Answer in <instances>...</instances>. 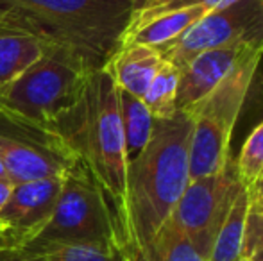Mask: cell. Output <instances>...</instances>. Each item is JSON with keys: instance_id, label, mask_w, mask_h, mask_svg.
I'll return each instance as SVG.
<instances>
[{"instance_id": "cell-1", "label": "cell", "mask_w": 263, "mask_h": 261, "mask_svg": "<svg viewBox=\"0 0 263 261\" xmlns=\"http://www.w3.org/2000/svg\"><path fill=\"white\" fill-rule=\"evenodd\" d=\"M194 111L154 120L145 149L127 165L124 206L118 215L122 245L136 258L170 218L190 183V139Z\"/></svg>"}, {"instance_id": "cell-2", "label": "cell", "mask_w": 263, "mask_h": 261, "mask_svg": "<svg viewBox=\"0 0 263 261\" xmlns=\"http://www.w3.org/2000/svg\"><path fill=\"white\" fill-rule=\"evenodd\" d=\"M50 127L97 181L118 218L124 206L129 157L118 88L106 68L88 72L77 101Z\"/></svg>"}, {"instance_id": "cell-3", "label": "cell", "mask_w": 263, "mask_h": 261, "mask_svg": "<svg viewBox=\"0 0 263 261\" xmlns=\"http://www.w3.org/2000/svg\"><path fill=\"white\" fill-rule=\"evenodd\" d=\"M135 0H0V24L24 29L104 68L118 49Z\"/></svg>"}, {"instance_id": "cell-4", "label": "cell", "mask_w": 263, "mask_h": 261, "mask_svg": "<svg viewBox=\"0 0 263 261\" xmlns=\"http://www.w3.org/2000/svg\"><path fill=\"white\" fill-rule=\"evenodd\" d=\"M263 59V34L246 56L194 109L190 139V179L220 172L231 159V138L256 70Z\"/></svg>"}, {"instance_id": "cell-5", "label": "cell", "mask_w": 263, "mask_h": 261, "mask_svg": "<svg viewBox=\"0 0 263 261\" xmlns=\"http://www.w3.org/2000/svg\"><path fill=\"white\" fill-rule=\"evenodd\" d=\"M45 245H99L124 249L109 200L81 163L63 179L58 202L45 226L22 249Z\"/></svg>"}, {"instance_id": "cell-6", "label": "cell", "mask_w": 263, "mask_h": 261, "mask_svg": "<svg viewBox=\"0 0 263 261\" xmlns=\"http://www.w3.org/2000/svg\"><path fill=\"white\" fill-rule=\"evenodd\" d=\"M91 68L66 49H50L18 79L0 90V108L50 126L81 93Z\"/></svg>"}, {"instance_id": "cell-7", "label": "cell", "mask_w": 263, "mask_h": 261, "mask_svg": "<svg viewBox=\"0 0 263 261\" xmlns=\"http://www.w3.org/2000/svg\"><path fill=\"white\" fill-rule=\"evenodd\" d=\"M0 159L13 185L65 177L79 161L50 126L0 108Z\"/></svg>"}, {"instance_id": "cell-8", "label": "cell", "mask_w": 263, "mask_h": 261, "mask_svg": "<svg viewBox=\"0 0 263 261\" xmlns=\"http://www.w3.org/2000/svg\"><path fill=\"white\" fill-rule=\"evenodd\" d=\"M242 186L236 175L235 157H231L217 174L190 179L170 215V222L206 259L215 236Z\"/></svg>"}, {"instance_id": "cell-9", "label": "cell", "mask_w": 263, "mask_h": 261, "mask_svg": "<svg viewBox=\"0 0 263 261\" xmlns=\"http://www.w3.org/2000/svg\"><path fill=\"white\" fill-rule=\"evenodd\" d=\"M260 34H263V0H236L208 11L181 38L159 52L163 59L181 70L206 50L247 42Z\"/></svg>"}, {"instance_id": "cell-10", "label": "cell", "mask_w": 263, "mask_h": 261, "mask_svg": "<svg viewBox=\"0 0 263 261\" xmlns=\"http://www.w3.org/2000/svg\"><path fill=\"white\" fill-rule=\"evenodd\" d=\"M63 179L50 177L13 186L0 211V251H18L34 238L52 215Z\"/></svg>"}, {"instance_id": "cell-11", "label": "cell", "mask_w": 263, "mask_h": 261, "mask_svg": "<svg viewBox=\"0 0 263 261\" xmlns=\"http://www.w3.org/2000/svg\"><path fill=\"white\" fill-rule=\"evenodd\" d=\"M256 38L206 50L184 65L179 70L177 111H194L195 106L204 97H208L210 91L215 90L224 81V77L238 65V61L246 56Z\"/></svg>"}, {"instance_id": "cell-12", "label": "cell", "mask_w": 263, "mask_h": 261, "mask_svg": "<svg viewBox=\"0 0 263 261\" xmlns=\"http://www.w3.org/2000/svg\"><path fill=\"white\" fill-rule=\"evenodd\" d=\"M163 56L158 49L140 43L122 45L107 59L104 68L118 90L142 98L149 84L163 65Z\"/></svg>"}, {"instance_id": "cell-13", "label": "cell", "mask_w": 263, "mask_h": 261, "mask_svg": "<svg viewBox=\"0 0 263 261\" xmlns=\"http://www.w3.org/2000/svg\"><path fill=\"white\" fill-rule=\"evenodd\" d=\"M50 49L55 47L49 45L40 36L13 25L0 24V90L18 79Z\"/></svg>"}, {"instance_id": "cell-14", "label": "cell", "mask_w": 263, "mask_h": 261, "mask_svg": "<svg viewBox=\"0 0 263 261\" xmlns=\"http://www.w3.org/2000/svg\"><path fill=\"white\" fill-rule=\"evenodd\" d=\"M208 11H211L210 7L202 6L186 7V9H177L172 11V13L161 14V16L151 18V20L135 25V27H127L124 31V34H122L118 47L140 43V45H147L161 50L166 45L176 42L177 38H181Z\"/></svg>"}, {"instance_id": "cell-15", "label": "cell", "mask_w": 263, "mask_h": 261, "mask_svg": "<svg viewBox=\"0 0 263 261\" xmlns=\"http://www.w3.org/2000/svg\"><path fill=\"white\" fill-rule=\"evenodd\" d=\"M251 204H253L251 190L242 186L238 195L233 200L228 216L222 222L217 236H215L208 261H236L242 258L243 238H246V226Z\"/></svg>"}, {"instance_id": "cell-16", "label": "cell", "mask_w": 263, "mask_h": 261, "mask_svg": "<svg viewBox=\"0 0 263 261\" xmlns=\"http://www.w3.org/2000/svg\"><path fill=\"white\" fill-rule=\"evenodd\" d=\"M118 108H120L127 157L131 161L149 143L154 127V116L151 115L143 98L135 97V95L122 90H118Z\"/></svg>"}, {"instance_id": "cell-17", "label": "cell", "mask_w": 263, "mask_h": 261, "mask_svg": "<svg viewBox=\"0 0 263 261\" xmlns=\"http://www.w3.org/2000/svg\"><path fill=\"white\" fill-rule=\"evenodd\" d=\"M131 261H208L192 242L166 220L151 244Z\"/></svg>"}, {"instance_id": "cell-18", "label": "cell", "mask_w": 263, "mask_h": 261, "mask_svg": "<svg viewBox=\"0 0 263 261\" xmlns=\"http://www.w3.org/2000/svg\"><path fill=\"white\" fill-rule=\"evenodd\" d=\"M177 86H179V68L168 61H163L161 68L149 84L143 102L149 108L154 120L172 118L177 113Z\"/></svg>"}, {"instance_id": "cell-19", "label": "cell", "mask_w": 263, "mask_h": 261, "mask_svg": "<svg viewBox=\"0 0 263 261\" xmlns=\"http://www.w3.org/2000/svg\"><path fill=\"white\" fill-rule=\"evenodd\" d=\"M42 261H131L122 247L99 245H45V247L20 249Z\"/></svg>"}, {"instance_id": "cell-20", "label": "cell", "mask_w": 263, "mask_h": 261, "mask_svg": "<svg viewBox=\"0 0 263 261\" xmlns=\"http://www.w3.org/2000/svg\"><path fill=\"white\" fill-rule=\"evenodd\" d=\"M235 168L240 183L253 190L263 177V120L253 129L243 142L238 156L235 157Z\"/></svg>"}, {"instance_id": "cell-21", "label": "cell", "mask_w": 263, "mask_h": 261, "mask_svg": "<svg viewBox=\"0 0 263 261\" xmlns=\"http://www.w3.org/2000/svg\"><path fill=\"white\" fill-rule=\"evenodd\" d=\"M236 0H136V6L133 9V14L129 18L127 27H135L151 18L161 16V14L172 13L177 9H186V7H210V9H218L226 7ZM125 27V29H127Z\"/></svg>"}, {"instance_id": "cell-22", "label": "cell", "mask_w": 263, "mask_h": 261, "mask_svg": "<svg viewBox=\"0 0 263 261\" xmlns=\"http://www.w3.org/2000/svg\"><path fill=\"white\" fill-rule=\"evenodd\" d=\"M242 258L263 261V215L254 204H251L249 216H247Z\"/></svg>"}, {"instance_id": "cell-23", "label": "cell", "mask_w": 263, "mask_h": 261, "mask_svg": "<svg viewBox=\"0 0 263 261\" xmlns=\"http://www.w3.org/2000/svg\"><path fill=\"white\" fill-rule=\"evenodd\" d=\"M0 261H42L20 251H0Z\"/></svg>"}, {"instance_id": "cell-24", "label": "cell", "mask_w": 263, "mask_h": 261, "mask_svg": "<svg viewBox=\"0 0 263 261\" xmlns=\"http://www.w3.org/2000/svg\"><path fill=\"white\" fill-rule=\"evenodd\" d=\"M13 186L14 185L9 181V179H0V211H2V208L6 206L11 192H13Z\"/></svg>"}, {"instance_id": "cell-25", "label": "cell", "mask_w": 263, "mask_h": 261, "mask_svg": "<svg viewBox=\"0 0 263 261\" xmlns=\"http://www.w3.org/2000/svg\"><path fill=\"white\" fill-rule=\"evenodd\" d=\"M251 197H253V200H263V177H261V181L251 190Z\"/></svg>"}, {"instance_id": "cell-26", "label": "cell", "mask_w": 263, "mask_h": 261, "mask_svg": "<svg viewBox=\"0 0 263 261\" xmlns=\"http://www.w3.org/2000/svg\"><path fill=\"white\" fill-rule=\"evenodd\" d=\"M0 179H7V174H6V167H4L2 159H0Z\"/></svg>"}, {"instance_id": "cell-27", "label": "cell", "mask_w": 263, "mask_h": 261, "mask_svg": "<svg viewBox=\"0 0 263 261\" xmlns=\"http://www.w3.org/2000/svg\"><path fill=\"white\" fill-rule=\"evenodd\" d=\"M253 204L256 206L258 209H260V213L263 215V200H253Z\"/></svg>"}, {"instance_id": "cell-28", "label": "cell", "mask_w": 263, "mask_h": 261, "mask_svg": "<svg viewBox=\"0 0 263 261\" xmlns=\"http://www.w3.org/2000/svg\"><path fill=\"white\" fill-rule=\"evenodd\" d=\"M236 261H251V259H247V258H240V259H236Z\"/></svg>"}, {"instance_id": "cell-29", "label": "cell", "mask_w": 263, "mask_h": 261, "mask_svg": "<svg viewBox=\"0 0 263 261\" xmlns=\"http://www.w3.org/2000/svg\"><path fill=\"white\" fill-rule=\"evenodd\" d=\"M135 2H136V0H135ZM135 6H136V4H135Z\"/></svg>"}]
</instances>
